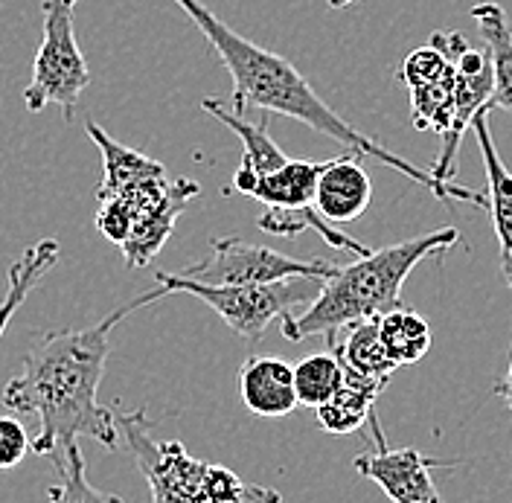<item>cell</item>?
<instances>
[{"label": "cell", "instance_id": "obj_1", "mask_svg": "<svg viewBox=\"0 0 512 503\" xmlns=\"http://www.w3.org/2000/svg\"><path fill=\"white\" fill-rule=\"evenodd\" d=\"M166 297L163 288L140 294L128 306L111 312L88 329H50L35 338L24 355L21 373L3 387V408L38 416L32 454L56 457L70 442L91 437L102 448L117 451V416L99 405V381L111 352V329L146 303Z\"/></svg>", "mask_w": 512, "mask_h": 503}, {"label": "cell", "instance_id": "obj_2", "mask_svg": "<svg viewBox=\"0 0 512 503\" xmlns=\"http://www.w3.org/2000/svg\"><path fill=\"white\" fill-rule=\"evenodd\" d=\"M175 3L187 12V18L201 30L207 44L213 47V53L222 59L224 70L230 73L236 114L248 117L251 108H259L262 114H283V117H291L323 137L335 140L347 152H355L361 158H376L384 166L402 172L419 187L434 192V198H440V201H466L472 207H486V192L460 187L457 181L440 184L431 172H425L405 158L393 155L390 149H384L376 137L352 128L338 111H332L320 99L318 91L303 79V73L294 64L283 59L280 53H271L254 41H248L245 35L230 30L201 0H175Z\"/></svg>", "mask_w": 512, "mask_h": 503}, {"label": "cell", "instance_id": "obj_3", "mask_svg": "<svg viewBox=\"0 0 512 503\" xmlns=\"http://www.w3.org/2000/svg\"><path fill=\"white\" fill-rule=\"evenodd\" d=\"M463 236L457 227H443L387 245L382 251L358 256L347 268H338L323 280L318 297L303 315H283V335L288 341H303L309 335H335L358 320H373L402 306V285L416 265L434 253L448 251Z\"/></svg>", "mask_w": 512, "mask_h": 503}, {"label": "cell", "instance_id": "obj_4", "mask_svg": "<svg viewBox=\"0 0 512 503\" xmlns=\"http://www.w3.org/2000/svg\"><path fill=\"white\" fill-rule=\"evenodd\" d=\"M85 131L102 155V181L96 187V198H114L126 207L131 233L120 251L128 268H143L166 245L178 216L201 187L190 178H172L160 160L117 143L105 128L96 126V120H85Z\"/></svg>", "mask_w": 512, "mask_h": 503}, {"label": "cell", "instance_id": "obj_5", "mask_svg": "<svg viewBox=\"0 0 512 503\" xmlns=\"http://www.w3.org/2000/svg\"><path fill=\"white\" fill-rule=\"evenodd\" d=\"M152 428L146 408L117 416V431L152 489V503H283L277 489L195 460L178 440H155Z\"/></svg>", "mask_w": 512, "mask_h": 503}, {"label": "cell", "instance_id": "obj_6", "mask_svg": "<svg viewBox=\"0 0 512 503\" xmlns=\"http://www.w3.org/2000/svg\"><path fill=\"white\" fill-rule=\"evenodd\" d=\"M155 283L166 294L178 291V294L198 297L204 306H210L216 315L222 317L236 335H242L248 341H259L265 335V329L271 326V320L291 315V309L300 303L309 306L318 297L323 280H318V277H291V280L265 285H204L184 277V274L158 271Z\"/></svg>", "mask_w": 512, "mask_h": 503}, {"label": "cell", "instance_id": "obj_7", "mask_svg": "<svg viewBox=\"0 0 512 503\" xmlns=\"http://www.w3.org/2000/svg\"><path fill=\"white\" fill-rule=\"evenodd\" d=\"M79 0H44V35L32 62V82L24 91L27 111L38 114L47 105H59L70 123L73 108L91 85V70L76 41V12Z\"/></svg>", "mask_w": 512, "mask_h": 503}, {"label": "cell", "instance_id": "obj_8", "mask_svg": "<svg viewBox=\"0 0 512 503\" xmlns=\"http://www.w3.org/2000/svg\"><path fill=\"white\" fill-rule=\"evenodd\" d=\"M338 265L323 259H294L274 248L251 245L242 239H213L210 253L181 271L195 283L204 285H265L291 280V277H318L329 280Z\"/></svg>", "mask_w": 512, "mask_h": 503}, {"label": "cell", "instance_id": "obj_9", "mask_svg": "<svg viewBox=\"0 0 512 503\" xmlns=\"http://www.w3.org/2000/svg\"><path fill=\"white\" fill-rule=\"evenodd\" d=\"M440 53H446L457 70V91H454V117L443 134V149L431 163V175L440 184H454V163L460 152V140L478 114H489L492 99V62L486 47H472L463 32H434L431 41Z\"/></svg>", "mask_w": 512, "mask_h": 503}, {"label": "cell", "instance_id": "obj_10", "mask_svg": "<svg viewBox=\"0 0 512 503\" xmlns=\"http://www.w3.org/2000/svg\"><path fill=\"white\" fill-rule=\"evenodd\" d=\"M370 431L376 440V451L370 454H358L355 457V472L367 480H373L390 503H443L431 469L434 466H454V460H431L422 457L416 448H387L382 434V425L376 419V413L370 416Z\"/></svg>", "mask_w": 512, "mask_h": 503}, {"label": "cell", "instance_id": "obj_11", "mask_svg": "<svg viewBox=\"0 0 512 503\" xmlns=\"http://www.w3.org/2000/svg\"><path fill=\"white\" fill-rule=\"evenodd\" d=\"M399 82L411 94L414 128L446 134L454 117V91H457V70L446 53H440L434 44L408 53L399 67Z\"/></svg>", "mask_w": 512, "mask_h": 503}, {"label": "cell", "instance_id": "obj_12", "mask_svg": "<svg viewBox=\"0 0 512 503\" xmlns=\"http://www.w3.org/2000/svg\"><path fill=\"white\" fill-rule=\"evenodd\" d=\"M373 184L361 155L347 152L335 160H323L318 187H315V210L329 224H350L361 219L370 207Z\"/></svg>", "mask_w": 512, "mask_h": 503}, {"label": "cell", "instance_id": "obj_13", "mask_svg": "<svg viewBox=\"0 0 512 503\" xmlns=\"http://www.w3.org/2000/svg\"><path fill=\"white\" fill-rule=\"evenodd\" d=\"M239 399L254 416L283 419L297 408L294 393V370L283 358L251 355L239 367Z\"/></svg>", "mask_w": 512, "mask_h": 503}, {"label": "cell", "instance_id": "obj_14", "mask_svg": "<svg viewBox=\"0 0 512 503\" xmlns=\"http://www.w3.org/2000/svg\"><path fill=\"white\" fill-rule=\"evenodd\" d=\"M472 131L478 134L480 158L486 169V210L492 216L498 248H501V271L512 291V172L504 166V160L495 149L486 114H478L472 120Z\"/></svg>", "mask_w": 512, "mask_h": 503}, {"label": "cell", "instance_id": "obj_15", "mask_svg": "<svg viewBox=\"0 0 512 503\" xmlns=\"http://www.w3.org/2000/svg\"><path fill=\"white\" fill-rule=\"evenodd\" d=\"M323 160L288 158L283 166L259 175L248 195L265 204V210H309L315 207V187H318Z\"/></svg>", "mask_w": 512, "mask_h": 503}, {"label": "cell", "instance_id": "obj_16", "mask_svg": "<svg viewBox=\"0 0 512 503\" xmlns=\"http://www.w3.org/2000/svg\"><path fill=\"white\" fill-rule=\"evenodd\" d=\"M344 364V361H341ZM390 378L361 376L344 364V381L338 387V393L323 402L318 410V425L326 434H352L358 431L364 422H370L373 405L379 399Z\"/></svg>", "mask_w": 512, "mask_h": 503}, {"label": "cell", "instance_id": "obj_17", "mask_svg": "<svg viewBox=\"0 0 512 503\" xmlns=\"http://www.w3.org/2000/svg\"><path fill=\"white\" fill-rule=\"evenodd\" d=\"M472 21L478 24L480 38L486 44L489 62H492V99H489V111L501 108L512 114V30L507 12L486 0L472 6Z\"/></svg>", "mask_w": 512, "mask_h": 503}, {"label": "cell", "instance_id": "obj_18", "mask_svg": "<svg viewBox=\"0 0 512 503\" xmlns=\"http://www.w3.org/2000/svg\"><path fill=\"white\" fill-rule=\"evenodd\" d=\"M329 349L361 376L373 378H390L396 364L387 358V349L382 344V335H379V320H358L344 326L341 332L329 335Z\"/></svg>", "mask_w": 512, "mask_h": 503}, {"label": "cell", "instance_id": "obj_19", "mask_svg": "<svg viewBox=\"0 0 512 503\" xmlns=\"http://www.w3.org/2000/svg\"><path fill=\"white\" fill-rule=\"evenodd\" d=\"M59 251H62V245L56 239H41L12 262L9 277H6V294L0 300V338L9 329L15 312L21 309V303L30 297L32 288L41 283V277L59 262Z\"/></svg>", "mask_w": 512, "mask_h": 503}, {"label": "cell", "instance_id": "obj_20", "mask_svg": "<svg viewBox=\"0 0 512 503\" xmlns=\"http://www.w3.org/2000/svg\"><path fill=\"white\" fill-rule=\"evenodd\" d=\"M376 320H379V335L387 349V358L396 364V370L416 364L431 349V326L414 309L399 306Z\"/></svg>", "mask_w": 512, "mask_h": 503}, {"label": "cell", "instance_id": "obj_21", "mask_svg": "<svg viewBox=\"0 0 512 503\" xmlns=\"http://www.w3.org/2000/svg\"><path fill=\"white\" fill-rule=\"evenodd\" d=\"M294 370V393L297 402L306 408H320L323 402H329L341 381H344V364L335 352H318L303 358Z\"/></svg>", "mask_w": 512, "mask_h": 503}, {"label": "cell", "instance_id": "obj_22", "mask_svg": "<svg viewBox=\"0 0 512 503\" xmlns=\"http://www.w3.org/2000/svg\"><path fill=\"white\" fill-rule=\"evenodd\" d=\"M56 466H59V483L47 489L50 503H126L117 495L99 492L88 480L79 442H70L64 448V457H56Z\"/></svg>", "mask_w": 512, "mask_h": 503}, {"label": "cell", "instance_id": "obj_23", "mask_svg": "<svg viewBox=\"0 0 512 503\" xmlns=\"http://www.w3.org/2000/svg\"><path fill=\"white\" fill-rule=\"evenodd\" d=\"M30 434L15 416H0V472L15 469L30 454Z\"/></svg>", "mask_w": 512, "mask_h": 503}, {"label": "cell", "instance_id": "obj_24", "mask_svg": "<svg viewBox=\"0 0 512 503\" xmlns=\"http://www.w3.org/2000/svg\"><path fill=\"white\" fill-rule=\"evenodd\" d=\"M498 393H504V399H507V405L512 410V358H510V370H507V378L498 384Z\"/></svg>", "mask_w": 512, "mask_h": 503}, {"label": "cell", "instance_id": "obj_25", "mask_svg": "<svg viewBox=\"0 0 512 503\" xmlns=\"http://www.w3.org/2000/svg\"><path fill=\"white\" fill-rule=\"evenodd\" d=\"M352 3H358V0H326V6H332V9H347Z\"/></svg>", "mask_w": 512, "mask_h": 503}]
</instances>
